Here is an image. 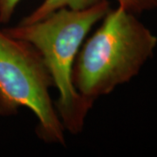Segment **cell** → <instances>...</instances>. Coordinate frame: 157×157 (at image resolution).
<instances>
[{"label":"cell","instance_id":"cell-1","mask_svg":"<svg viewBox=\"0 0 157 157\" xmlns=\"http://www.w3.org/2000/svg\"><path fill=\"white\" fill-rule=\"evenodd\" d=\"M107 0L85 10L63 8L38 22L3 29L33 45L42 55L59 92L55 108L66 131L78 135L94 101L80 95L72 78L74 61L87 34L109 11Z\"/></svg>","mask_w":157,"mask_h":157},{"label":"cell","instance_id":"cell-2","mask_svg":"<svg viewBox=\"0 0 157 157\" xmlns=\"http://www.w3.org/2000/svg\"><path fill=\"white\" fill-rule=\"evenodd\" d=\"M101 21L79 48L72 73L78 94L93 101L135 78L157 45L156 36L136 15L119 6Z\"/></svg>","mask_w":157,"mask_h":157},{"label":"cell","instance_id":"cell-3","mask_svg":"<svg viewBox=\"0 0 157 157\" xmlns=\"http://www.w3.org/2000/svg\"><path fill=\"white\" fill-rule=\"evenodd\" d=\"M51 73L38 49L0 30V116L21 107L33 113L36 134L45 142L66 146V129L50 94Z\"/></svg>","mask_w":157,"mask_h":157},{"label":"cell","instance_id":"cell-4","mask_svg":"<svg viewBox=\"0 0 157 157\" xmlns=\"http://www.w3.org/2000/svg\"><path fill=\"white\" fill-rule=\"evenodd\" d=\"M104 0H44L34 11L25 17L19 24L28 25L48 17L54 11L63 8L71 10H85L96 6Z\"/></svg>","mask_w":157,"mask_h":157},{"label":"cell","instance_id":"cell-5","mask_svg":"<svg viewBox=\"0 0 157 157\" xmlns=\"http://www.w3.org/2000/svg\"><path fill=\"white\" fill-rule=\"evenodd\" d=\"M118 6L134 15L157 9V0H116Z\"/></svg>","mask_w":157,"mask_h":157},{"label":"cell","instance_id":"cell-6","mask_svg":"<svg viewBox=\"0 0 157 157\" xmlns=\"http://www.w3.org/2000/svg\"><path fill=\"white\" fill-rule=\"evenodd\" d=\"M21 0H0V23L7 24L17 9Z\"/></svg>","mask_w":157,"mask_h":157}]
</instances>
